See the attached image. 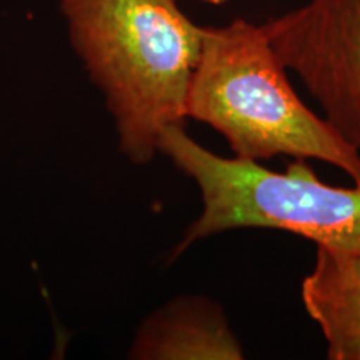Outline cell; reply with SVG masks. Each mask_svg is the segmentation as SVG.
<instances>
[{
  "label": "cell",
  "mask_w": 360,
  "mask_h": 360,
  "mask_svg": "<svg viewBox=\"0 0 360 360\" xmlns=\"http://www.w3.org/2000/svg\"><path fill=\"white\" fill-rule=\"evenodd\" d=\"M300 295L326 339L327 359L360 360V255L317 247Z\"/></svg>",
  "instance_id": "6"
},
{
  "label": "cell",
  "mask_w": 360,
  "mask_h": 360,
  "mask_svg": "<svg viewBox=\"0 0 360 360\" xmlns=\"http://www.w3.org/2000/svg\"><path fill=\"white\" fill-rule=\"evenodd\" d=\"M287 72L262 25L236 19L204 27L187 117L224 135L238 159L322 160L360 186V150L305 105Z\"/></svg>",
  "instance_id": "2"
},
{
  "label": "cell",
  "mask_w": 360,
  "mask_h": 360,
  "mask_svg": "<svg viewBox=\"0 0 360 360\" xmlns=\"http://www.w3.org/2000/svg\"><path fill=\"white\" fill-rule=\"evenodd\" d=\"M129 357L242 360L245 350L217 302L200 295H184L148 315L139 327Z\"/></svg>",
  "instance_id": "5"
},
{
  "label": "cell",
  "mask_w": 360,
  "mask_h": 360,
  "mask_svg": "<svg viewBox=\"0 0 360 360\" xmlns=\"http://www.w3.org/2000/svg\"><path fill=\"white\" fill-rule=\"evenodd\" d=\"M262 29L327 122L360 150V0H309Z\"/></svg>",
  "instance_id": "4"
},
{
  "label": "cell",
  "mask_w": 360,
  "mask_h": 360,
  "mask_svg": "<svg viewBox=\"0 0 360 360\" xmlns=\"http://www.w3.org/2000/svg\"><path fill=\"white\" fill-rule=\"evenodd\" d=\"M200 2H205V4H212V6H222V4L229 2V0H200Z\"/></svg>",
  "instance_id": "7"
},
{
  "label": "cell",
  "mask_w": 360,
  "mask_h": 360,
  "mask_svg": "<svg viewBox=\"0 0 360 360\" xmlns=\"http://www.w3.org/2000/svg\"><path fill=\"white\" fill-rule=\"evenodd\" d=\"M72 47L102 90L120 152L146 165L187 117L204 27L177 0H60Z\"/></svg>",
  "instance_id": "1"
},
{
  "label": "cell",
  "mask_w": 360,
  "mask_h": 360,
  "mask_svg": "<svg viewBox=\"0 0 360 360\" xmlns=\"http://www.w3.org/2000/svg\"><path fill=\"white\" fill-rule=\"evenodd\" d=\"M159 154L195 182L202 199L200 215L170 260L195 242L237 229L289 232L317 247L360 255V186H328L304 159L276 172L260 162L220 157L193 141L182 124L160 134Z\"/></svg>",
  "instance_id": "3"
}]
</instances>
